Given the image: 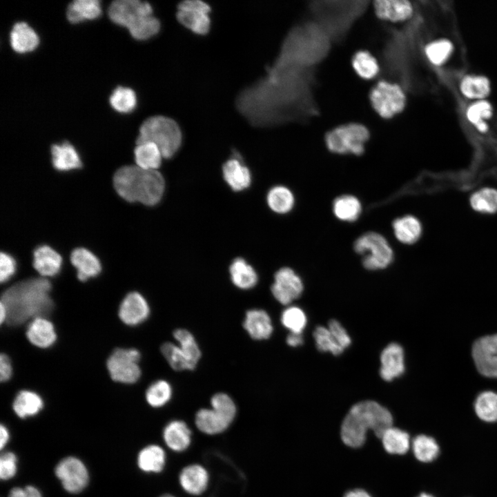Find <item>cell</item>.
<instances>
[{
    "label": "cell",
    "mask_w": 497,
    "mask_h": 497,
    "mask_svg": "<svg viewBox=\"0 0 497 497\" xmlns=\"http://www.w3.org/2000/svg\"><path fill=\"white\" fill-rule=\"evenodd\" d=\"M51 284L43 277L30 278L7 289L1 295V303L6 308L7 322L19 325L37 317H46L53 309L50 295Z\"/></svg>",
    "instance_id": "1"
},
{
    "label": "cell",
    "mask_w": 497,
    "mask_h": 497,
    "mask_svg": "<svg viewBox=\"0 0 497 497\" xmlns=\"http://www.w3.org/2000/svg\"><path fill=\"white\" fill-rule=\"evenodd\" d=\"M392 425V415L386 407L373 400H364L348 411L341 425L340 437L347 446L358 448L365 442L368 430L380 438Z\"/></svg>",
    "instance_id": "2"
},
{
    "label": "cell",
    "mask_w": 497,
    "mask_h": 497,
    "mask_svg": "<svg viewBox=\"0 0 497 497\" xmlns=\"http://www.w3.org/2000/svg\"><path fill=\"white\" fill-rule=\"evenodd\" d=\"M118 195L129 202H139L152 206L162 199L165 181L158 170H145L136 166H125L113 177Z\"/></svg>",
    "instance_id": "3"
},
{
    "label": "cell",
    "mask_w": 497,
    "mask_h": 497,
    "mask_svg": "<svg viewBox=\"0 0 497 497\" xmlns=\"http://www.w3.org/2000/svg\"><path fill=\"white\" fill-rule=\"evenodd\" d=\"M152 6L139 0H116L108 9L109 18L116 24L127 28L137 40H146L160 30L159 20L153 14Z\"/></svg>",
    "instance_id": "4"
},
{
    "label": "cell",
    "mask_w": 497,
    "mask_h": 497,
    "mask_svg": "<svg viewBox=\"0 0 497 497\" xmlns=\"http://www.w3.org/2000/svg\"><path fill=\"white\" fill-rule=\"evenodd\" d=\"M139 132L136 144H155L164 159L173 157L182 144L180 126L175 120L166 116L155 115L147 118L140 126Z\"/></svg>",
    "instance_id": "5"
},
{
    "label": "cell",
    "mask_w": 497,
    "mask_h": 497,
    "mask_svg": "<svg viewBox=\"0 0 497 497\" xmlns=\"http://www.w3.org/2000/svg\"><path fill=\"white\" fill-rule=\"evenodd\" d=\"M354 251L362 256L363 266L371 271L387 268L393 260V252L387 240L376 232H367L353 243Z\"/></svg>",
    "instance_id": "6"
},
{
    "label": "cell",
    "mask_w": 497,
    "mask_h": 497,
    "mask_svg": "<svg viewBox=\"0 0 497 497\" xmlns=\"http://www.w3.org/2000/svg\"><path fill=\"white\" fill-rule=\"evenodd\" d=\"M369 138V132L363 125L351 123L333 128L325 137L328 149L338 154L360 155Z\"/></svg>",
    "instance_id": "7"
},
{
    "label": "cell",
    "mask_w": 497,
    "mask_h": 497,
    "mask_svg": "<svg viewBox=\"0 0 497 497\" xmlns=\"http://www.w3.org/2000/svg\"><path fill=\"white\" fill-rule=\"evenodd\" d=\"M370 101L378 114L388 119L402 111L406 96L398 84L380 81L371 89Z\"/></svg>",
    "instance_id": "8"
},
{
    "label": "cell",
    "mask_w": 497,
    "mask_h": 497,
    "mask_svg": "<svg viewBox=\"0 0 497 497\" xmlns=\"http://www.w3.org/2000/svg\"><path fill=\"white\" fill-rule=\"evenodd\" d=\"M140 353L135 349H116L106 362L111 378L116 382L133 384L141 376Z\"/></svg>",
    "instance_id": "9"
},
{
    "label": "cell",
    "mask_w": 497,
    "mask_h": 497,
    "mask_svg": "<svg viewBox=\"0 0 497 497\" xmlns=\"http://www.w3.org/2000/svg\"><path fill=\"white\" fill-rule=\"evenodd\" d=\"M211 6L201 0H186L177 6L178 22L198 35L208 34L211 29Z\"/></svg>",
    "instance_id": "10"
},
{
    "label": "cell",
    "mask_w": 497,
    "mask_h": 497,
    "mask_svg": "<svg viewBox=\"0 0 497 497\" xmlns=\"http://www.w3.org/2000/svg\"><path fill=\"white\" fill-rule=\"evenodd\" d=\"M55 472L64 489L68 493L79 494L88 484V469L77 457L68 456L61 459L56 465Z\"/></svg>",
    "instance_id": "11"
},
{
    "label": "cell",
    "mask_w": 497,
    "mask_h": 497,
    "mask_svg": "<svg viewBox=\"0 0 497 497\" xmlns=\"http://www.w3.org/2000/svg\"><path fill=\"white\" fill-rule=\"evenodd\" d=\"M472 356L482 375L497 378V334L478 338L473 344Z\"/></svg>",
    "instance_id": "12"
},
{
    "label": "cell",
    "mask_w": 497,
    "mask_h": 497,
    "mask_svg": "<svg viewBox=\"0 0 497 497\" xmlns=\"http://www.w3.org/2000/svg\"><path fill=\"white\" fill-rule=\"evenodd\" d=\"M304 285L300 276L291 268L282 267L276 271L271 290L274 298L287 305L302 293Z\"/></svg>",
    "instance_id": "13"
},
{
    "label": "cell",
    "mask_w": 497,
    "mask_h": 497,
    "mask_svg": "<svg viewBox=\"0 0 497 497\" xmlns=\"http://www.w3.org/2000/svg\"><path fill=\"white\" fill-rule=\"evenodd\" d=\"M150 308L146 299L138 292H130L123 299L119 316L126 324L134 326L147 319Z\"/></svg>",
    "instance_id": "14"
},
{
    "label": "cell",
    "mask_w": 497,
    "mask_h": 497,
    "mask_svg": "<svg viewBox=\"0 0 497 497\" xmlns=\"http://www.w3.org/2000/svg\"><path fill=\"white\" fill-rule=\"evenodd\" d=\"M380 377L385 381H391L405 371L404 351L398 343L388 344L380 355Z\"/></svg>",
    "instance_id": "15"
},
{
    "label": "cell",
    "mask_w": 497,
    "mask_h": 497,
    "mask_svg": "<svg viewBox=\"0 0 497 497\" xmlns=\"http://www.w3.org/2000/svg\"><path fill=\"white\" fill-rule=\"evenodd\" d=\"M233 420L215 408L201 409L195 414V422L202 432L215 435L222 433L230 426Z\"/></svg>",
    "instance_id": "16"
},
{
    "label": "cell",
    "mask_w": 497,
    "mask_h": 497,
    "mask_svg": "<svg viewBox=\"0 0 497 497\" xmlns=\"http://www.w3.org/2000/svg\"><path fill=\"white\" fill-rule=\"evenodd\" d=\"M373 6L378 17L392 22L409 19L413 12L411 3L407 0H378Z\"/></svg>",
    "instance_id": "17"
},
{
    "label": "cell",
    "mask_w": 497,
    "mask_h": 497,
    "mask_svg": "<svg viewBox=\"0 0 497 497\" xmlns=\"http://www.w3.org/2000/svg\"><path fill=\"white\" fill-rule=\"evenodd\" d=\"M222 174L225 182L235 191H244L251 185V172L237 156L228 159L223 164Z\"/></svg>",
    "instance_id": "18"
},
{
    "label": "cell",
    "mask_w": 497,
    "mask_h": 497,
    "mask_svg": "<svg viewBox=\"0 0 497 497\" xmlns=\"http://www.w3.org/2000/svg\"><path fill=\"white\" fill-rule=\"evenodd\" d=\"M70 262L77 270L78 279L82 282L97 276L101 271L97 257L84 248L74 249L70 255Z\"/></svg>",
    "instance_id": "19"
},
{
    "label": "cell",
    "mask_w": 497,
    "mask_h": 497,
    "mask_svg": "<svg viewBox=\"0 0 497 497\" xmlns=\"http://www.w3.org/2000/svg\"><path fill=\"white\" fill-rule=\"evenodd\" d=\"M62 258L47 245L38 246L33 253V266L42 277H53L61 270Z\"/></svg>",
    "instance_id": "20"
},
{
    "label": "cell",
    "mask_w": 497,
    "mask_h": 497,
    "mask_svg": "<svg viewBox=\"0 0 497 497\" xmlns=\"http://www.w3.org/2000/svg\"><path fill=\"white\" fill-rule=\"evenodd\" d=\"M209 476L206 469L193 464L185 467L179 474V481L182 489L192 495H199L207 488Z\"/></svg>",
    "instance_id": "21"
},
{
    "label": "cell",
    "mask_w": 497,
    "mask_h": 497,
    "mask_svg": "<svg viewBox=\"0 0 497 497\" xmlns=\"http://www.w3.org/2000/svg\"><path fill=\"white\" fill-rule=\"evenodd\" d=\"M243 327L253 339L258 340L270 338L273 331L269 315L262 309L247 311Z\"/></svg>",
    "instance_id": "22"
},
{
    "label": "cell",
    "mask_w": 497,
    "mask_h": 497,
    "mask_svg": "<svg viewBox=\"0 0 497 497\" xmlns=\"http://www.w3.org/2000/svg\"><path fill=\"white\" fill-rule=\"evenodd\" d=\"M26 336L35 346L47 348L52 346L57 338L53 324L46 317H37L29 323Z\"/></svg>",
    "instance_id": "23"
},
{
    "label": "cell",
    "mask_w": 497,
    "mask_h": 497,
    "mask_svg": "<svg viewBox=\"0 0 497 497\" xmlns=\"http://www.w3.org/2000/svg\"><path fill=\"white\" fill-rule=\"evenodd\" d=\"M52 163L59 171H70L82 166L81 158L72 144L64 142L51 146Z\"/></svg>",
    "instance_id": "24"
},
{
    "label": "cell",
    "mask_w": 497,
    "mask_h": 497,
    "mask_svg": "<svg viewBox=\"0 0 497 497\" xmlns=\"http://www.w3.org/2000/svg\"><path fill=\"white\" fill-rule=\"evenodd\" d=\"M163 438L166 445L174 451L186 450L191 442V431L182 420L168 422L164 429Z\"/></svg>",
    "instance_id": "25"
},
{
    "label": "cell",
    "mask_w": 497,
    "mask_h": 497,
    "mask_svg": "<svg viewBox=\"0 0 497 497\" xmlns=\"http://www.w3.org/2000/svg\"><path fill=\"white\" fill-rule=\"evenodd\" d=\"M12 48L17 52L25 53L35 50L39 44V37L25 22L15 23L10 33Z\"/></svg>",
    "instance_id": "26"
},
{
    "label": "cell",
    "mask_w": 497,
    "mask_h": 497,
    "mask_svg": "<svg viewBox=\"0 0 497 497\" xmlns=\"http://www.w3.org/2000/svg\"><path fill=\"white\" fill-rule=\"evenodd\" d=\"M491 88L489 79L483 75H467L459 84L461 94L474 101L485 99L489 95Z\"/></svg>",
    "instance_id": "27"
},
{
    "label": "cell",
    "mask_w": 497,
    "mask_h": 497,
    "mask_svg": "<svg viewBox=\"0 0 497 497\" xmlns=\"http://www.w3.org/2000/svg\"><path fill=\"white\" fill-rule=\"evenodd\" d=\"M229 273L233 284L241 289H249L258 281L254 268L243 258L235 259L229 267Z\"/></svg>",
    "instance_id": "28"
},
{
    "label": "cell",
    "mask_w": 497,
    "mask_h": 497,
    "mask_svg": "<svg viewBox=\"0 0 497 497\" xmlns=\"http://www.w3.org/2000/svg\"><path fill=\"white\" fill-rule=\"evenodd\" d=\"M166 464V454L164 449L156 445L144 447L138 454L139 468L146 473H159Z\"/></svg>",
    "instance_id": "29"
},
{
    "label": "cell",
    "mask_w": 497,
    "mask_h": 497,
    "mask_svg": "<svg viewBox=\"0 0 497 497\" xmlns=\"http://www.w3.org/2000/svg\"><path fill=\"white\" fill-rule=\"evenodd\" d=\"M392 226L396 237L404 244L415 243L422 233L419 220L412 215H405L394 220Z\"/></svg>",
    "instance_id": "30"
},
{
    "label": "cell",
    "mask_w": 497,
    "mask_h": 497,
    "mask_svg": "<svg viewBox=\"0 0 497 497\" xmlns=\"http://www.w3.org/2000/svg\"><path fill=\"white\" fill-rule=\"evenodd\" d=\"M43 407L42 398L35 392L28 390H23L19 392L12 403L14 413L21 418H26L37 414Z\"/></svg>",
    "instance_id": "31"
},
{
    "label": "cell",
    "mask_w": 497,
    "mask_h": 497,
    "mask_svg": "<svg viewBox=\"0 0 497 497\" xmlns=\"http://www.w3.org/2000/svg\"><path fill=\"white\" fill-rule=\"evenodd\" d=\"M134 155L136 165L145 170H157L164 158L159 148L151 142L137 144Z\"/></svg>",
    "instance_id": "32"
},
{
    "label": "cell",
    "mask_w": 497,
    "mask_h": 497,
    "mask_svg": "<svg viewBox=\"0 0 497 497\" xmlns=\"http://www.w3.org/2000/svg\"><path fill=\"white\" fill-rule=\"evenodd\" d=\"M101 12L98 0H75L68 6L66 16L70 23H77L86 19H94Z\"/></svg>",
    "instance_id": "33"
},
{
    "label": "cell",
    "mask_w": 497,
    "mask_h": 497,
    "mask_svg": "<svg viewBox=\"0 0 497 497\" xmlns=\"http://www.w3.org/2000/svg\"><path fill=\"white\" fill-rule=\"evenodd\" d=\"M465 115L468 121L480 133H487L489 125L487 120L493 115L491 104L486 100H478L471 103L466 109Z\"/></svg>",
    "instance_id": "34"
},
{
    "label": "cell",
    "mask_w": 497,
    "mask_h": 497,
    "mask_svg": "<svg viewBox=\"0 0 497 497\" xmlns=\"http://www.w3.org/2000/svg\"><path fill=\"white\" fill-rule=\"evenodd\" d=\"M385 451L391 454L403 455L411 447L408 433L396 427L387 429L380 438Z\"/></svg>",
    "instance_id": "35"
},
{
    "label": "cell",
    "mask_w": 497,
    "mask_h": 497,
    "mask_svg": "<svg viewBox=\"0 0 497 497\" xmlns=\"http://www.w3.org/2000/svg\"><path fill=\"white\" fill-rule=\"evenodd\" d=\"M333 212L340 220L355 222L361 214V203L353 195H343L338 197L333 201Z\"/></svg>",
    "instance_id": "36"
},
{
    "label": "cell",
    "mask_w": 497,
    "mask_h": 497,
    "mask_svg": "<svg viewBox=\"0 0 497 497\" xmlns=\"http://www.w3.org/2000/svg\"><path fill=\"white\" fill-rule=\"evenodd\" d=\"M266 202L273 212L286 214L292 210L295 199L293 193L287 187L275 186L268 192Z\"/></svg>",
    "instance_id": "37"
},
{
    "label": "cell",
    "mask_w": 497,
    "mask_h": 497,
    "mask_svg": "<svg viewBox=\"0 0 497 497\" xmlns=\"http://www.w3.org/2000/svg\"><path fill=\"white\" fill-rule=\"evenodd\" d=\"M411 447L416 458L422 462L434 460L440 453L435 439L426 435L416 436L411 442Z\"/></svg>",
    "instance_id": "38"
},
{
    "label": "cell",
    "mask_w": 497,
    "mask_h": 497,
    "mask_svg": "<svg viewBox=\"0 0 497 497\" xmlns=\"http://www.w3.org/2000/svg\"><path fill=\"white\" fill-rule=\"evenodd\" d=\"M476 415L487 422L497 421V393L486 391L480 393L474 404Z\"/></svg>",
    "instance_id": "39"
},
{
    "label": "cell",
    "mask_w": 497,
    "mask_h": 497,
    "mask_svg": "<svg viewBox=\"0 0 497 497\" xmlns=\"http://www.w3.org/2000/svg\"><path fill=\"white\" fill-rule=\"evenodd\" d=\"M454 52L453 43L447 39H440L429 43L425 48V53L428 61L433 65H443L450 58Z\"/></svg>",
    "instance_id": "40"
},
{
    "label": "cell",
    "mask_w": 497,
    "mask_h": 497,
    "mask_svg": "<svg viewBox=\"0 0 497 497\" xmlns=\"http://www.w3.org/2000/svg\"><path fill=\"white\" fill-rule=\"evenodd\" d=\"M160 350L170 366L175 371L193 370L196 367L188 358L181 347L173 342L164 343Z\"/></svg>",
    "instance_id": "41"
},
{
    "label": "cell",
    "mask_w": 497,
    "mask_h": 497,
    "mask_svg": "<svg viewBox=\"0 0 497 497\" xmlns=\"http://www.w3.org/2000/svg\"><path fill=\"white\" fill-rule=\"evenodd\" d=\"M472 208L478 212L494 213L497 211V190L484 188L474 193L470 197Z\"/></svg>",
    "instance_id": "42"
},
{
    "label": "cell",
    "mask_w": 497,
    "mask_h": 497,
    "mask_svg": "<svg viewBox=\"0 0 497 497\" xmlns=\"http://www.w3.org/2000/svg\"><path fill=\"white\" fill-rule=\"evenodd\" d=\"M352 65L356 73L362 78L370 79L379 72L376 59L367 51H358L353 56Z\"/></svg>",
    "instance_id": "43"
},
{
    "label": "cell",
    "mask_w": 497,
    "mask_h": 497,
    "mask_svg": "<svg viewBox=\"0 0 497 497\" xmlns=\"http://www.w3.org/2000/svg\"><path fill=\"white\" fill-rule=\"evenodd\" d=\"M110 104L115 110L128 113L135 109L137 97L131 88L117 86L110 97Z\"/></svg>",
    "instance_id": "44"
},
{
    "label": "cell",
    "mask_w": 497,
    "mask_h": 497,
    "mask_svg": "<svg viewBox=\"0 0 497 497\" xmlns=\"http://www.w3.org/2000/svg\"><path fill=\"white\" fill-rule=\"evenodd\" d=\"M172 387L166 380H159L152 383L146 391L147 402L153 407L165 405L172 397Z\"/></svg>",
    "instance_id": "45"
},
{
    "label": "cell",
    "mask_w": 497,
    "mask_h": 497,
    "mask_svg": "<svg viewBox=\"0 0 497 497\" xmlns=\"http://www.w3.org/2000/svg\"><path fill=\"white\" fill-rule=\"evenodd\" d=\"M173 337L188 358L196 366L202 353L193 334L186 329H177L174 331Z\"/></svg>",
    "instance_id": "46"
},
{
    "label": "cell",
    "mask_w": 497,
    "mask_h": 497,
    "mask_svg": "<svg viewBox=\"0 0 497 497\" xmlns=\"http://www.w3.org/2000/svg\"><path fill=\"white\" fill-rule=\"evenodd\" d=\"M313 338L316 347L320 351L330 352L338 355L344 351L327 327H317L313 331Z\"/></svg>",
    "instance_id": "47"
},
{
    "label": "cell",
    "mask_w": 497,
    "mask_h": 497,
    "mask_svg": "<svg viewBox=\"0 0 497 497\" xmlns=\"http://www.w3.org/2000/svg\"><path fill=\"white\" fill-rule=\"evenodd\" d=\"M306 321L304 312L298 306L286 308L281 315V322L284 327L293 333H302Z\"/></svg>",
    "instance_id": "48"
},
{
    "label": "cell",
    "mask_w": 497,
    "mask_h": 497,
    "mask_svg": "<svg viewBox=\"0 0 497 497\" xmlns=\"http://www.w3.org/2000/svg\"><path fill=\"white\" fill-rule=\"evenodd\" d=\"M211 405L213 408L221 411L232 420H234L237 409L232 398L224 393H217L213 395L211 399Z\"/></svg>",
    "instance_id": "49"
},
{
    "label": "cell",
    "mask_w": 497,
    "mask_h": 497,
    "mask_svg": "<svg viewBox=\"0 0 497 497\" xmlns=\"http://www.w3.org/2000/svg\"><path fill=\"white\" fill-rule=\"evenodd\" d=\"M17 471V457L13 452L6 451L0 458V477L3 480L13 478Z\"/></svg>",
    "instance_id": "50"
},
{
    "label": "cell",
    "mask_w": 497,
    "mask_h": 497,
    "mask_svg": "<svg viewBox=\"0 0 497 497\" xmlns=\"http://www.w3.org/2000/svg\"><path fill=\"white\" fill-rule=\"evenodd\" d=\"M17 271L15 259L10 254L2 252L0 257V280L6 282L9 280Z\"/></svg>",
    "instance_id": "51"
},
{
    "label": "cell",
    "mask_w": 497,
    "mask_h": 497,
    "mask_svg": "<svg viewBox=\"0 0 497 497\" xmlns=\"http://www.w3.org/2000/svg\"><path fill=\"white\" fill-rule=\"evenodd\" d=\"M337 342L343 349L349 347L351 340L342 325L335 320H331L327 327Z\"/></svg>",
    "instance_id": "52"
},
{
    "label": "cell",
    "mask_w": 497,
    "mask_h": 497,
    "mask_svg": "<svg viewBox=\"0 0 497 497\" xmlns=\"http://www.w3.org/2000/svg\"><path fill=\"white\" fill-rule=\"evenodd\" d=\"M8 497H42V495L36 487L26 485L24 487L12 488L8 494Z\"/></svg>",
    "instance_id": "53"
},
{
    "label": "cell",
    "mask_w": 497,
    "mask_h": 497,
    "mask_svg": "<svg viewBox=\"0 0 497 497\" xmlns=\"http://www.w3.org/2000/svg\"><path fill=\"white\" fill-rule=\"evenodd\" d=\"M12 368L10 358L2 353L0 356V379L1 382L8 381L12 376Z\"/></svg>",
    "instance_id": "54"
},
{
    "label": "cell",
    "mask_w": 497,
    "mask_h": 497,
    "mask_svg": "<svg viewBox=\"0 0 497 497\" xmlns=\"http://www.w3.org/2000/svg\"><path fill=\"white\" fill-rule=\"evenodd\" d=\"M302 333L291 332L286 337V343L293 347H298L303 344Z\"/></svg>",
    "instance_id": "55"
},
{
    "label": "cell",
    "mask_w": 497,
    "mask_h": 497,
    "mask_svg": "<svg viewBox=\"0 0 497 497\" xmlns=\"http://www.w3.org/2000/svg\"><path fill=\"white\" fill-rule=\"evenodd\" d=\"M0 436V447L1 449H2L6 445L10 438L9 431L3 425H1Z\"/></svg>",
    "instance_id": "56"
},
{
    "label": "cell",
    "mask_w": 497,
    "mask_h": 497,
    "mask_svg": "<svg viewBox=\"0 0 497 497\" xmlns=\"http://www.w3.org/2000/svg\"><path fill=\"white\" fill-rule=\"evenodd\" d=\"M343 497H371V496L364 489H355L347 491Z\"/></svg>",
    "instance_id": "57"
},
{
    "label": "cell",
    "mask_w": 497,
    "mask_h": 497,
    "mask_svg": "<svg viewBox=\"0 0 497 497\" xmlns=\"http://www.w3.org/2000/svg\"><path fill=\"white\" fill-rule=\"evenodd\" d=\"M8 313L5 306L0 302V320L1 323L7 321Z\"/></svg>",
    "instance_id": "58"
},
{
    "label": "cell",
    "mask_w": 497,
    "mask_h": 497,
    "mask_svg": "<svg viewBox=\"0 0 497 497\" xmlns=\"http://www.w3.org/2000/svg\"><path fill=\"white\" fill-rule=\"evenodd\" d=\"M417 497H434V496L431 494H426V493H422Z\"/></svg>",
    "instance_id": "59"
},
{
    "label": "cell",
    "mask_w": 497,
    "mask_h": 497,
    "mask_svg": "<svg viewBox=\"0 0 497 497\" xmlns=\"http://www.w3.org/2000/svg\"><path fill=\"white\" fill-rule=\"evenodd\" d=\"M160 497H175V496L171 494H165L161 496Z\"/></svg>",
    "instance_id": "60"
}]
</instances>
